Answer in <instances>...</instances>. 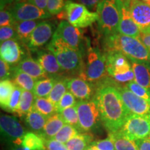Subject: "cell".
Masks as SVG:
<instances>
[{"instance_id": "cell-1", "label": "cell", "mask_w": 150, "mask_h": 150, "mask_svg": "<svg viewBox=\"0 0 150 150\" xmlns=\"http://www.w3.org/2000/svg\"><path fill=\"white\" fill-rule=\"evenodd\" d=\"M117 83L108 76L95 86L94 98L98 105L102 125L109 134L119 131L130 115L116 87Z\"/></svg>"}, {"instance_id": "cell-2", "label": "cell", "mask_w": 150, "mask_h": 150, "mask_svg": "<svg viewBox=\"0 0 150 150\" xmlns=\"http://www.w3.org/2000/svg\"><path fill=\"white\" fill-rule=\"evenodd\" d=\"M103 52H119L129 60L150 61V52L138 38L120 33L104 35L102 41Z\"/></svg>"}, {"instance_id": "cell-3", "label": "cell", "mask_w": 150, "mask_h": 150, "mask_svg": "<svg viewBox=\"0 0 150 150\" xmlns=\"http://www.w3.org/2000/svg\"><path fill=\"white\" fill-rule=\"evenodd\" d=\"M46 49L55 55L63 72L69 75L79 76L83 66L84 54L82 52L70 48L54 37Z\"/></svg>"}, {"instance_id": "cell-4", "label": "cell", "mask_w": 150, "mask_h": 150, "mask_svg": "<svg viewBox=\"0 0 150 150\" xmlns=\"http://www.w3.org/2000/svg\"><path fill=\"white\" fill-rule=\"evenodd\" d=\"M79 76L95 86L110 76L106 71L104 53L98 47H92L89 40L83 56V68Z\"/></svg>"}, {"instance_id": "cell-5", "label": "cell", "mask_w": 150, "mask_h": 150, "mask_svg": "<svg viewBox=\"0 0 150 150\" xmlns=\"http://www.w3.org/2000/svg\"><path fill=\"white\" fill-rule=\"evenodd\" d=\"M123 4L122 0H102L99 4L97 27L103 36L117 33Z\"/></svg>"}, {"instance_id": "cell-6", "label": "cell", "mask_w": 150, "mask_h": 150, "mask_svg": "<svg viewBox=\"0 0 150 150\" xmlns=\"http://www.w3.org/2000/svg\"><path fill=\"white\" fill-rule=\"evenodd\" d=\"M61 20L66 19L67 22L77 28H86L97 21V12H91L81 4L67 1L65 8L58 15Z\"/></svg>"}, {"instance_id": "cell-7", "label": "cell", "mask_w": 150, "mask_h": 150, "mask_svg": "<svg viewBox=\"0 0 150 150\" xmlns=\"http://www.w3.org/2000/svg\"><path fill=\"white\" fill-rule=\"evenodd\" d=\"M79 131L90 132L97 130L102 125L98 105L95 98L76 103Z\"/></svg>"}, {"instance_id": "cell-8", "label": "cell", "mask_w": 150, "mask_h": 150, "mask_svg": "<svg viewBox=\"0 0 150 150\" xmlns=\"http://www.w3.org/2000/svg\"><path fill=\"white\" fill-rule=\"evenodd\" d=\"M53 37L59 39L70 48L85 54L88 40H85L83 32L70 22L62 21L54 32Z\"/></svg>"}, {"instance_id": "cell-9", "label": "cell", "mask_w": 150, "mask_h": 150, "mask_svg": "<svg viewBox=\"0 0 150 150\" xmlns=\"http://www.w3.org/2000/svg\"><path fill=\"white\" fill-rule=\"evenodd\" d=\"M119 131L134 141L148 138L150 135V115L130 114Z\"/></svg>"}, {"instance_id": "cell-10", "label": "cell", "mask_w": 150, "mask_h": 150, "mask_svg": "<svg viewBox=\"0 0 150 150\" xmlns=\"http://www.w3.org/2000/svg\"><path fill=\"white\" fill-rule=\"evenodd\" d=\"M1 137L10 146L22 145L25 129L14 116L1 115L0 117Z\"/></svg>"}, {"instance_id": "cell-11", "label": "cell", "mask_w": 150, "mask_h": 150, "mask_svg": "<svg viewBox=\"0 0 150 150\" xmlns=\"http://www.w3.org/2000/svg\"><path fill=\"white\" fill-rule=\"evenodd\" d=\"M8 8L16 22L40 20L51 18V15L29 2H14Z\"/></svg>"}, {"instance_id": "cell-12", "label": "cell", "mask_w": 150, "mask_h": 150, "mask_svg": "<svg viewBox=\"0 0 150 150\" xmlns=\"http://www.w3.org/2000/svg\"><path fill=\"white\" fill-rule=\"evenodd\" d=\"M116 87L130 114L138 115H150V103L137 96L127 88V86H122L117 83Z\"/></svg>"}, {"instance_id": "cell-13", "label": "cell", "mask_w": 150, "mask_h": 150, "mask_svg": "<svg viewBox=\"0 0 150 150\" xmlns=\"http://www.w3.org/2000/svg\"><path fill=\"white\" fill-rule=\"evenodd\" d=\"M24 46H26L25 45L22 44L17 39H11L1 42V59L8 63L11 67L16 66L24 58L29 55L26 54L24 51V48H23Z\"/></svg>"}, {"instance_id": "cell-14", "label": "cell", "mask_w": 150, "mask_h": 150, "mask_svg": "<svg viewBox=\"0 0 150 150\" xmlns=\"http://www.w3.org/2000/svg\"><path fill=\"white\" fill-rule=\"evenodd\" d=\"M130 15L142 33H150V5L140 0H131Z\"/></svg>"}, {"instance_id": "cell-15", "label": "cell", "mask_w": 150, "mask_h": 150, "mask_svg": "<svg viewBox=\"0 0 150 150\" xmlns=\"http://www.w3.org/2000/svg\"><path fill=\"white\" fill-rule=\"evenodd\" d=\"M106 59V71L111 78L127 74L132 70V66L126 56L119 52H103Z\"/></svg>"}, {"instance_id": "cell-16", "label": "cell", "mask_w": 150, "mask_h": 150, "mask_svg": "<svg viewBox=\"0 0 150 150\" xmlns=\"http://www.w3.org/2000/svg\"><path fill=\"white\" fill-rule=\"evenodd\" d=\"M52 35L54 34L52 22L42 21L31 33L26 46L29 52H37L52 38Z\"/></svg>"}, {"instance_id": "cell-17", "label": "cell", "mask_w": 150, "mask_h": 150, "mask_svg": "<svg viewBox=\"0 0 150 150\" xmlns=\"http://www.w3.org/2000/svg\"><path fill=\"white\" fill-rule=\"evenodd\" d=\"M67 89L79 101H86L93 99L96 91L94 84L79 76L67 79Z\"/></svg>"}, {"instance_id": "cell-18", "label": "cell", "mask_w": 150, "mask_h": 150, "mask_svg": "<svg viewBox=\"0 0 150 150\" xmlns=\"http://www.w3.org/2000/svg\"><path fill=\"white\" fill-rule=\"evenodd\" d=\"M36 61L40 63L43 70L52 77H59L64 74L55 55L48 50H40L36 52Z\"/></svg>"}, {"instance_id": "cell-19", "label": "cell", "mask_w": 150, "mask_h": 150, "mask_svg": "<svg viewBox=\"0 0 150 150\" xmlns=\"http://www.w3.org/2000/svg\"><path fill=\"white\" fill-rule=\"evenodd\" d=\"M117 33L134 38H139L141 33L139 28L131 18L128 7L125 4H123L122 8L121 19L118 27Z\"/></svg>"}, {"instance_id": "cell-20", "label": "cell", "mask_w": 150, "mask_h": 150, "mask_svg": "<svg viewBox=\"0 0 150 150\" xmlns=\"http://www.w3.org/2000/svg\"><path fill=\"white\" fill-rule=\"evenodd\" d=\"M137 83L150 91V61L129 60Z\"/></svg>"}, {"instance_id": "cell-21", "label": "cell", "mask_w": 150, "mask_h": 150, "mask_svg": "<svg viewBox=\"0 0 150 150\" xmlns=\"http://www.w3.org/2000/svg\"><path fill=\"white\" fill-rule=\"evenodd\" d=\"M20 70L29 74L36 81L46 78L47 74L43 70L42 66L37 61H35L30 55H28L20 61L16 66H14Z\"/></svg>"}, {"instance_id": "cell-22", "label": "cell", "mask_w": 150, "mask_h": 150, "mask_svg": "<svg viewBox=\"0 0 150 150\" xmlns=\"http://www.w3.org/2000/svg\"><path fill=\"white\" fill-rule=\"evenodd\" d=\"M65 125L61 114L56 112L47 118L44 129L40 135L45 140L53 139Z\"/></svg>"}, {"instance_id": "cell-23", "label": "cell", "mask_w": 150, "mask_h": 150, "mask_svg": "<svg viewBox=\"0 0 150 150\" xmlns=\"http://www.w3.org/2000/svg\"><path fill=\"white\" fill-rule=\"evenodd\" d=\"M47 118L35 109L33 106L31 110L24 116V121L31 132L40 135L44 129Z\"/></svg>"}, {"instance_id": "cell-24", "label": "cell", "mask_w": 150, "mask_h": 150, "mask_svg": "<svg viewBox=\"0 0 150 150\" xmlns=\"http://www.w3.org/2000/svg\"><path fill=\"white\" fill-rule=\"evenodd\" d=\"M11 79L15 85L23 90L33 92L36 80L32 76L20 70L16 67H12V74Z\"/></svg>"}, {"instance_id": "cell-25", "label": "cell", "mask_w": 150, "mask_h": 150, "mask_svg": "<svg viewBox=\"0 0 150 150\" xmlns=\"http://www.w3.org/2000/svg\"><path fill=\"white\" fill-rule=\"evenodd\" d=\"M41 20H29V21L16 22V27L18 40L22 44L27 45L29 38Z\"/></svg>"}, {"instance_id": "cell-26", "label": "cell", "mask_w": 150, "mask_h": 150, "mask_svg": "<svg viewBox=\"0 0 150 150\" xmlns=\"http://www.w3.org/2000/svg\"><path fill=\"white\" fill-rule=\"evenodd\" d=\"M60 77V76H59ZM59 77L47 76L36 81L33 93L35 97H47Z\"/></svg>"}, {"instance_id": "cell-27", "label": "cell", "mask_w": 150, "mask_h": 150, "mask_svg": "<svg viewBox=\"0 0 150 150\" xmlns=\"http://www.w3.org/2000/svg\"><path fill=\"white\" fill-rule=\"evenodd\" d=\"M67 79L68 78L65 77L63 76L58 78L51 93L47 97L56 106L59 104L63 95L68 91L67 89Z\"/></svg>"}, {"instance_id": "cell-28", "label": "cell", "mask_w": 150, "mask_h": 150, "mask_svg": "<svg viewBox=\"0 0 150 150\" xmlns=\"http://www.w3.org/2000/svg\"><path fill=\"white\" fill-rule=\"evenodd\" d=\"M114 142L115 150H138L136 141L130 140L119 131L108 134Z\"/></svg>"}, {"instance_id": "cell-29", "label": "cell", "mask_w": 150, "mask_h": 150, "mask_svg": "<svg viewBox=\"0 0 150 150\" xmlns=\"http://www.w3.org/2000/svg\"><path fill=\"white\" fill-rule=\"evenodd\" d=\"M22 145L29 150H46L44 138L31 131L24 135Z\"/></svg>"}, {"instance_id": "cell-30", "label": "cell", "mask_w": 150, "mask_h": 150, "mask_svg": "<svg viewBox=\"0 0 150 150\" xmlns=\"http://www.w3.org/2000/svg\"><path fill=\"white\" fill-rule=\"evenodd\" d=\"M93 141V137L87 134H79L65 143L69 150H86Z\"/></svg>"}, {"instance_id": "cell-31", "label": "cell", "mask_w": 150, "mask_h": 150, "mask_svg": "<svg viewBox=\"0 0 150 150\" xmlns=\"http://www.w3.org/2000/svg\"><path fill=\"white\" fill-rule=\"evenodd\" d=\"M15 87L16 85L10 79L1 81L0 82V105L3 109L6 110L8 108L9 100Z\"/></svg>"}, {"instance_id": "cell-32", "label": "cell", "mask_w": 150, "mask_h": 150, "mask_svg": "<svg viewBox=\"0 0 150 150\" xmlns=\"http://www.w3.org/2000/svg\"><path fill=\"white\" fill-rule=\"evenodd\" d=\"M34 100L35 96L33 92L27 91H22L21 99L15 114L18 115L19 117L25 116L33 108Z\"/></svg>"}, {"instance_id": "cell-33", "label": "cell", "mask_w": 150, "mask_h": 150, "mask_svg": "<svg viewBox=\"0 0 150 150\" xmlns=\"http://www.w3.org/2000/svg\"><path fill=\"white\" fill-rule=\"evenodd\" d=\"M33 108L47 117L57 112L56 106L46 97H35Z\"/></svg>"}, {"instance_id": "cell-34", "label": "cell", "mask_w": 150, "mask_h": 150, "mask_svg": "<svg viewBox=\"0 0 150 150\" xmlns=\"http://www.w3.org/2000/svg\"><path fill=\"white\" fill-rule=\"evenodd\" d=\"M79 134V131L77 129L70 125L65 124L59 132L54 136L53 139L65 144L74 137L77 136Z\"/></svg>"}, {"instance_id": "cell-35", "label": "cell", "mask_w": 150, "mask_h": 150, "mask_svg": "<svg viewBox=\"0 0 150 150\" xmlns=\"http://www.w3.org/2000/svg\"><path fill=\"white\" fill-rule=\"evenodd\" d=\"M60 114H61V117L65 124L74 127L75 128H76L79 131V115L76 106L63 110Z\"/></svg>"}, {"instance_id": "cell-36", "label": "cell", "mask_w": 150, "mask_h": 150, "mask_svg": "<svg viewBox=\"0 0 150 150\" xmlns=\"http://www.w3.org/2000/svg\"><path fill=\"white\" fill-rule=\"evenodd\" d=\"M76 97L72 95V93L67 91L66 93L63 95L59 104L56 106V110L58 113H61L63 110L66 109L72 106H74L76 105Z\"/></svg>"}, {"instance_id": "cell-37", "label": "cell", "mask_w": 150, "mask_h": 150, "mask_svg": "<svg viewBox=\"0 0 150 150\" xmlns=\"http://www.w3.org/2000/svg\"><path fill=\"white\" fill-rule=\"evenodd\" d=\"M127 88L133 92L137 96L140 97V98L144 99L145 100L150 103V91L145 88L142 87L138 84L136 81H131L130 83L127 84Z\"/></svg>"}, {"instance_id": "cell-38", "label": "cell", "mask_w": 150, "mask_h": 150, "mask_svg": "<svg viewBox=\"0 0 150 150\" xmlns=\"http://www.w3.org/2000/svg\"><path fill=\"white\" fill-rule=\"evenodd\" d=\"M23 90L19 88L18 86H16L14 91L13 92L10 100H9L8 106L7 108L6 111L15 113L16 110L18 109L19 104H20V99H21L22 94Z\"/></svg>"}, {"instance_id": "cell-39", "label": "cell", "mask_w": 150, "mask_h": 150, "mask_svg": "<svg viewBox=\"0 0 150 150\" xmlns=\"http://www.w3.org/2000/svg\"><path fill=\"white\" fill-rule=\"evenodd\" d=\"M90 147L98 150H115L114 142L110 136L106 139L92 142Z\"/></svg>"}, {"instance_id": "cell-40", "label": "cell", "mask_w": 150, "mask_h": 150, "mask_svg": "<svg viewBox=\"0 0 150 150\" xmlns=\"http://www.w3.org/2000/svg\"><path fill=\"white\" fill-rule=\"evenodd\" d=\"M16 21L14 20L13 15L6 6L1 8L0 11V26L3 27H9V26H15Z\"/></svg>"}, {"instance_id": "cell-41", "label": "cell", "mask_w": 150, "mask_h": 150, "mask_svg": "<svg viewBox=\"0 0 150 150\" xmlns=\"http://www.w3.org/2000/svg\"><path fill=\"white\" fill-rule=\"evenodd\" d=\"M65 0H47V11L51 16L59 15L63 11L65 6Z\"/></svg>"}, {"instance_id": "cell-42", "label": "cell", "mask_w": 150, "mask_h": 150, "mask_svg": "<svg viewBox=\"0 0 150 150\" xmlns=\"http://www.w3.org/2000/svg\"><path fill=\"white\" fill-rule=\"evenodd\" d=\"M11 39L18 40V33H17L15 26H9V27H3L0 28V41L1 42H4L6 40H11Z\"/></svg>"}, {"instance_id": "cell-43", "label": "cell", "mask_w": 150, "mask_h": 150, "mask_svg": "<svg viewBox=\"0 0 150 150\" xmlns=\"http://www.w3.org/2000/svg\"><path fill=\"white\" fill-rule=\"evenodd\" d=\"M11 74H12V67L1 59L0 60V79H1V81L11 79Z\"/></svg>"}, {"instance_id": "cell-44", "label": "cell", "mask_w": 150, "mask_h": 150, "mask_svg": "<svg viewBox=\"0 0 150 150\" xmlns=\"http://www.w3.org/2000/svg\"><path fill=\"white\" fill-rule=\"evenodd\" d=\"M46 150H69L65 144L57 141L55 139L45 140Z\"/></svg>"}, {"instance_id": "cell-45", "label": "cell", "mask_w": 150, "mask_h": 150, "mask_svg": "<svg viewBox=\"0 0 150 150\" xmlns=\"http://www.w3.org/2000/svg\"><path fill=\"white\" fill-rule=\"evenodd\" d=\"M81 4L87 8L88 9H91V10H96L99 4L102 1V0H79Z\"/></svg>"}, {"instance_id": "cell-46", "label": "cell", "mask_w": 150, "mask_h": 150, "mask_svg": "<svg viewBox=\"0 0 150 150\" xmlns=\"http://www.w3.org/2000/svg\"><path fill=\"white\" fill-rule=\"evenodd\" d=\"M138 150H150V139L148 138L136 140Z\"/></svg>"}, {"instance_id": "cell-47", "label": "cell", "mask_w": 150, "mask_h": 150, "mask_svg": "<svg viewBox=\"0 0 150 150\" xmlns=\"http://www.w3.org/2000/svg\"><path fill=\"white\" fill-rule=\"evenodd\" d=\"M28 1L37 6L38 8H40L41 10H43L45 12H48L47 0H28Z\"/></svg>"}, {"instance_id": "cell-48", "label": "cell", "mask_w": 150, "mask_h": 150, "mask_svg": "<svg viewBox=\"0 0 150 150\" xmlns=\"http://www.w3.org/2000/svg\"><path fill=\"white\" fill-rule=\"evenodd\" d=\"M138 38L150 52V33H140Z\"/></svg>"}, {"instance_id": "cell-49", "label": "cell", "mask_w": 150, "mask_h": 150, "mask_svg": "<svg viewBox=\"0 0 150 150\" xmlns=\"http://www.w3.org/2000/svg\"><path fill=\"white\" fill-rule=\"evenodd\" d=\"M0 1H1V8L7 6L8 4H11L15 2L14 0H0Z\"/></svg>"}, {"instance_id": "cell-50", "label": "cell", "mask_w": 150, "mask_h": 150, "mask_svg": "<svg viewBox=\"0 0 150 150\" xmlns=\"http://www.w3.org/2000/svg\"><path fill=\"white\" fill-rule=\"evenodd\" d=\"M10 150H29L24 147L22 145H13L10 146Z\"/></svg>"}, {"instance_id": "cell-51", "label": "cell", "mask_w": 150, "mask_h": 150, "mask_svg": "<svg viewBox=\"0 0 150 150\" xmlns=\"http://www.w3.org/2000/svg\"><path fill=\"white\" fill-rule=\"evenodd\" d=\"M15 2H25L26 1H28V0H14Z\"/></svg>"}, {"instance_id": "cell-52", "label": "cell", "mask_w": 150, "mask_h": 150, "mask_svg": "<svg viewBox=\"0 0 150 150\" xmlns=\"http://www.w3.org/2000/svg\"><path fill=\"white\" fill-rule=\"evenodd\" d=\"M140 1H143V2H145V3H147V4L150 5V0H140Z\"/></svg>"}, {"instance_id": "cell-53", "label": "cell", "mask_w": 150, "mask_h": 150, "mask_svg": "<svg viewBox=\"0 0 150 150\" xmlns=\"http://www.w3.org/2000/svg\"><path fill=\"white\" fill-rule=\"evenodd\" d=\"M86 150H98V149H94V148H93V147H89Z\"/></svg>"}, {"instance_id": "cell-54", "label": "cell", "mask_w": 150, "mask_h": 150, "mask_svg": "<svg viewBox=\"0 0 150 150\" xmlns=\"http://www.w3.org/2000/svg\"><path fill=\"white\" fill-rule=\"evenodd\" d=\"M129 0H122L123 2H127V1H129Z\"/></svg>"}, {"instance_id": "cell-55", "label": "cell", "mask_w": 150, "mask_h": 150, "mask_svg": "<svg viewBox=\"0 0 150 150\" xmlns=\"http://www.w3.org/2000/svg\"><path fill=\"white\" fill-rule=\"evenodd\" d=\"M149 138L150 139V135H149Z\"/></svg>"}]
</instances>
